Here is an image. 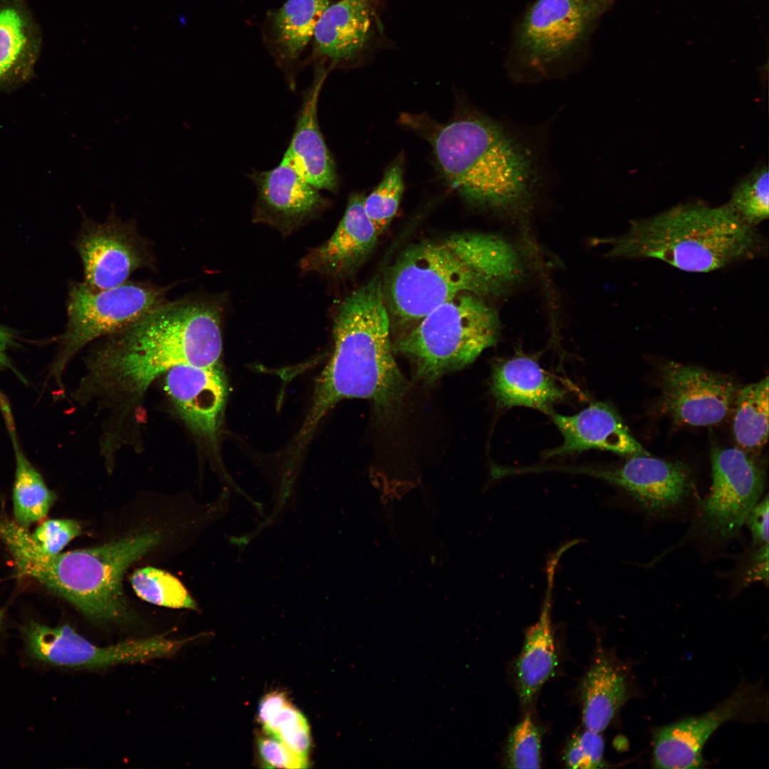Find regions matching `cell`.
<instances>
[{
    "instance_id": "1",
    "label": "cell",
    "mask_w": 769,
    "mask_h": 769,
    "mask_svg": "<svg viewBox=\"0 0 769 769\" xmlns=\"http://www.w3.org/2000/svg\"><path fill=\"white\" fill-rule=\"evenodd\" d=\"M221 315L216 299L192 295L167 301L105 336L87 358L74 399L108 404L131 402L174 366L221 365Z\"/></svg>"
},
{
    "instance_id": "2",
    "label": "cell",
    "mask_w": 769,
    "mask_h": 769,
    "mask_svg": "<svg viewBox=\"0 0 769 769\" xmlns=\"http://www.w3.org/2000/svg\"><path fill=\"white\" fill-rule=\"evenodd\" d=\"M522 271L518 251L506 239L462 232L408 246L382 286L389 314L397 322L416 323L459 294H501L518 281Z\"/></svg>"
},
{
    "instance_id": "3",
    "label": "cell",
    "mask_w": 769,
    "mask_h": 769,
    "mask_svg": "<svg viewBox=\"0 0 769 769\" xmlns=\"http://www.w3.org/2000/svg\"><path fill=\"white\" fill-rule=\"evenodd\" d=\"M390 330L382 279L375 276L338 308L333 324V352L318 381L298 437L299 446L307 441L326 413L344 399H368L381 413L401 403L407 384L393 355Z\"/></svg>"
},
{
    "instance_id": "4",
    "label": "cell",
    "mask_w": 769,
    "mask_h": 769,
    "mask_svg": "<svg viewBox=\"0 0 769 769\" xmlns=\"http://www.w3.org/2000/svg\"><path fill=\"white\" fill-rule=\"evenodd\" d=\"M431 144L446 183L475 205L501 211L524 206L537 181L531 153L501 125L474 112L445 124L404 115Z\"/></svg>"
},
{
    "instance_id": "5",
    "label": "cell",
    "mask_w": 769,
    "mask_h": 769,
    "mask_svg": "<svg viewBox=\"0 0 769 769\" xmlns=\"http://www.w3.org/2000/svg\"><path fill=\"white\" fill-rule=\"evenodd\" d=\"M159 532L137 533L97 548L47 555L31 533L0 518V539L21 575L31 577L100 624L126 623L132 613L122 586L127 569L160 542Z\"/></svg>"
},
{
    "instance_id": "6",
    "label": "cell",
    "mask_w": 769,
    "mask_h": 769,
    "mask_svg": "<svg viewBox=\"0 0 769 769\" xmlns=\"http://www.w3.org/2000/svg\"><path fill=\"white\" fill-rule=\"evenodd\" d=\"M607 255L649 258L680 270L704 273L756 256L765 246L755 227L728 204L676 205L653 216L633 220L624 234L602 240Z\"/></svg>"
},
{
    "instance_id": "7",
    "label": "cell",
    "mask_w": 769,
    "mask_h": 769,
    "mask_svg": "<svg viewBox=\"0 0 769 769\" xmlns=\"http://www.w3.org/2000/svg\"><path fill=\"white\" fill-rule=\"evenodd\" d=\"M496 311L484 298L461 293L436 306L393 345L409 358L416 377L432 384L472 363L499 338Z\"/></svg>"
},
{
    "instance_id": "8",
    "label": "cell",
    "mask_w": 769,
    "mask_h": 769,
    "mask_svg": "<svg viewBox=\"0 0 769 769\" xmlns=\"http://www.w3.org/2000/svg\"><path fill=\"white\" fill-rule=\"evenodd\" d=\"M171 288L148 281H126L93 291L83 282L73 283L69 289L68 323L60 337L50 377L61 384L68 363L83 347L132 325L166 303Z\"/></svg>"
},
{
    "instance_id": "9",
    "label": "cell",
    "mask_w": 769,
    "mask_h": 769,
    "mask_svg": "<svg viewBox=\"0 0 769 769\" xmlns=\"http://www.w3.org/2000/svg\"><path fill=\"white\" fill-rule=\"evenodd\" d=\"M711 459L712 485L701 503L693 530L723 543L737 535L748 513L760 501L765 471L741 449L715 446Z\"/></svg>"
},
{
    "instance_id": "10",
    "label": "cell",
    "mask_w": 769,
    "mask_h": 769,
    "mask_svg": "<svg viewBox=\"0 0 769 769\" xmlns=\"http://www.w3.org/2000/svg\"><path fill=\"white\" fill-rule=\"evenodd\" d=\"M22 633L33 659L53 666L87 669L169 657L189 640L158 635L100 647L69 625L50 627L33 621L23 626Z\"/></svg>"
},
{
    "instance_id": "11",
    "label": "cell",
    "mask_w": 769,
    "mask_h": 769,
    "mask_svg": "<svg viewBox=\"0 0 769 769\" xmlns=\"http://www.w3.org/2000/svg\"><path fill=\"white\" fill-rule=\"evenodd\" d=\"M612 5L597 0H538L525 12L515 48L524 63H556L581 45L597 19Z\"/></svg>"
},
{
    "instance_id": "12",
    "label": "cell",
    "mask_w": 769,
    "mask_h": 769,
    "mask_svg": "<svg viewBox=\"0 0 769 769\" xmlns=\"http://www.w3.org/2000/svg\"><path fill=\"white\" fill-rule=\"evenodd\" d=\"M75 248L83 265V283L93 291L121 285L139 268H155L150 245L136 221H123L114 211L103 222L83 216Z\"/></svg>"
},
{
    "instance_id": "13",
    "label": "cell",
    "mask_w": 769,
    "mask_h": 769,
    "mask_svg": "<svg viewBox=\"0 0 769 769\" xmlns=\"http://www.w3.org/2000/svg\"><path fill=\"white\" fill-rule=\"evenodd\" d=\"M763 694L758 686H741L711 710L660 727L653 739L656 768H698L703 764V749L711 735L730 721L763 718Z\"/></svg>"
},
{
    "instance_id": "14",
    "label": "cell",
    "mask_w": 769,
    "mask_h": 769,
    "mask_svg": "<svg viewBox=\"0 0 769 769\" xmlns=\"http://www.w3.org/2000/svg\"><path fill=\"white\" fill-rule=\"evenodd\" d=\"M661 381L663 410L674 422L691 426L720 423L739 390L728 376L672 361L662 366Z\"/></svg>"
},
{
    "instance_id": "15",
    "label": "cell",
    "mask_w": 769,
    "mask_h": 769,
    "mask_svg": "<svg viewBox=\"0 0 769 769\" xmlns=\"http://www.w3.org/2000/svg\"><path fill=\"white\" fill-rule=\"evenodd\" d=\"M570 473L585 474L624 490L650 514L666 513L682 505L694 488L692 472L686 464L648 454L634 455L612 469L562 467Z\"/></svg>"
},
{
    "instance_id": "16",
    "label": "cell",
    "mask_w": 769,
    "mask_h": 769,
    "mask_svg": "<svg viewBox=\"0 0 769 769\" xmlns=\"http://www.w3.org/2000/svg\"><path fill=\"white\" fill-rule=\"evenodd\" d=\"M165 389L189 429L215 449L228 394L221 365L174 366L166 372Z\"/></svg>"
},
{
    "instance_id": "17",
    "label": "cell",
    "mask_w": 769,
    "mask_h": 769,
    "mask_svg": "<svg viewBox=\"0 0 769 769\" xmlns=\"http://www.w3.org/2000/svg\"><path fill=\"white\" fill-rule=\"evenodd\" d=\"M257 190L253 218L288 234L325 209L328 201L284 157L275 168L255 171Z\"/></svg>"
},
{
    "instance_id": "18",
    "label": "cell",
    "mask_w": 769,
    "mask_h": 769,
    "mask_svg": "<svg viewBox=\"0 0 769 769\" xmlns=\"http://www.w3.org/2000/svg\"><path fill=\"white\" fill-rule=\"evenodd\" d=\"M364 199L362 194L350 196L332 236L300 260L303 272L341 278L352 274L365 262L380 234L365 212Z\"/></svg>"
},
{
    "instance_id": "19",
    "label": "cell",
    "mask_w": 769,
    "mask_h": 769,
    "mask_svg": "<svg viewBox=\"0 0 769 769\" xmlns=\"http://www.w3.org/2000/svg\"><path fill=\"white\" fill-rule=\"evenodd\" d=\"M549 415L563 434L564 441L561 446L546 453V456L590 449L632 456L648 454L632 436L617 412L606 404L592 403L571 416L553 411Z\"/></svg>"
},
{
    "instance_id": "20",
    "label": "cell",
    "mask_w": 769,
    "mask_h": 769,
    "mask_svg": "<svg viewBox=\"0 0 769 769\" xmlns=\"http://www.w3.org/2000/svg\"><path fill=\"white\" fill-rule=\"evenodd\" d=\"M325 75V70H318L305 93L294 132L283 157L314 187L335 192L338 187L335 164L318 120V102Z\"/></svg>"
},
{
    "instance_id": "21",
    "label": "cell",
    "mask_w": 769,
    "mask_h": 769,
    "mask_svg": "<svg viewBox=\"0 0 769 769\" xmlns=\"http://www.w3.org/2000/svg\"><path fill=\"white\" fill-rule=\"evenodd\" d=\"M374 0H339L329 4L315 30L316 54L332 64L355 60L373 35Z\"/></svg>"
},
{
    "instance_id": "22",
    "label": "cell",
    "mask_w": 769,
    "mask_h": 769,
    "mask_svg": "<svg viewBox=\"0 0 769 769\" xmlns=\"http://www.w3.org/2000/svg\"><path fill=\"white\" fill-rule=\"evenodd\" d=\"M41 43V30L24 0H0V93L32 78Z\"/></svg>"
},
{
    "instance_id": "23",
    "label": "cell",
    "mask_w": 769,
    "mask_h": 769,
    "mask_svg": "<svg viewBox=\"0 0 769 769\" xmlns=\"http://www.w3.org/2000/svg\"><path fill=\"white\" fill-rule=\"evenodd\" d=\"M560 556L553 554L548 562V587L537 622L528 627L515 672L520 701L528 706L543 685L553 676L558 654L551 624L552 592Z\"/></svg>"
},
{
    "instance_id": "24",
    "label": "cell",
    "mask_w": 769,
    "mask_h": 769,
    "mask_svg": "<svg viewBox=\"0 0 769 769\" xmlns=\"http://www.w3.org/2000/svg\"><path fill=\"white\" fill-rule=\"evenodd\" d=\"M579 691L585 729L602 733L630 697L627 670L609 651L597 647Z\"/></svg>"
},
{
    "instance_id": "25",
    "label": "cell",
    "mask_w": 769,
    "mask_h": 769,
    "mask_svg": "<svg viewBox=\"0 0 769 769\" xmlns=\"http://www.w3.org/2000/svg\"><path fill=\"white\" fill-rule=\"evenodd\" d=\"M491 392L501 407L524 406L548 414L565 391L534 360L517 357L494 366Z\"/></svg>"
},
{
    "instance_id": "26",
    "label": "cell",
    "mask_w": 769,
    "mask_h": 769,
    "mask_svg": "<svg viewBox=\"0 0 769 769\" xmlns=\"http://www.w3.org/2000/svg\"><path fill=\"white\" fill-rule=\"evenodd\" d=\"M0 412L11 441L15 459L12 500L14 522L28 529L43 518L56 499L41 474L31 464L22 449L9 402L0 404Z\"/></svg>"
},
{
    "instance_id": "27",
    "label": "cell",
    "mask_w": 769,
    "mask_h": 769,
    "mask_svg": "<svg viewBox=\"0 0 769 769\" xmlns=\"http://www.w3.org/2000/svg\"><path fill=\"white\" fill-rule=\"evenodd\" d=\"M329 0H288L271 18L270 35L281 63H294L313 38Z\"/></svg>"
},
{
    "instance_id": "28",
    "label": "cell",
    "mask_w": 769,
    "mask_h": 769,
    "mask_svg": "<svg viewBox=\"0 0 769 769\" xmlns=\"http://www.w3.org/2000/svg\"><path fill=\"white\" fill-rule=\"evenodd\" d=\"M258 719L266 735L278 739L299 756L308 758L311 746L308 721L283 692L273 691L262 698Z\"/></svg>"
},
{
    "instance_id": "29",
    "label": "cell",
    "mask_w": 769,
    "mask_h": 769,
    "mask_svg": "<svg viewBox=\"0 0 769 769\" xmlns=\"http://www.w3.org/2000/svg\"><path fill=\"white\" fill-rule=\"evenodd\" d=\"M733 429L741 449L762 448L768 436V377L739 389Z\"/></svg>"
},
{
    "instance_id": "30",
    "label": "cell",
    "mask_w": 769,
    "mask_h": 769,
    "mask_svg": "<svg viewBox=\"0 0 769 769\" xmlns=\"http://www.w3.org/2000/svg\"><path fill=\"white\" fill-rule=\"evenodd\" d=\"M137 595L159 606L196 610L197 603L182 583L169 572L152 567L137 570L130 577Z\"/></svg>"
},
{
    "instance_id": "31",
    "label": "cell",
    "mask_w": 769,
    "mask_h": 769,
    "mask_svg": "<svg viewBox=\"0 0 769 769\" xmlns=\"http://www.w3.org/2000/svg\"><path fill=\"white\" fill-rule=\"evenodd\" d=\"M768 178L766 165L756 167L736 185L727 203L745 222L754 227L768 217Z\"/></svg>"
},
{
    "instance_id": "32",
    "label": "cell",
    "mask_w": 769,
    "mask_h": 769,
    "mask_svg": "<svg viewBox=\"0 0 769 769\" xmlns=\"http://www.w3.org/2000/svg\"><path fill=\"white\" fill-rule=\"evenodd\" d=\"M403 159L398 158L385 172L381 182L365 197V212L380 235L394 217L404 191Z\"/></svg>"
},
{
    "instance_id": "33",
    "label": "cell",
    "mask_w": 769,
    "mask_h": 769,
    "mask_svg": "<svg viewBox=\"0 0 769 769\" xmlns=\"http://www.w3.org/2000/svg\"><path fill=\"white\" fill-rule=\"evenodd\" d=\"M505 763L509 768H540L541 734L529 714L509 734Z\"/></svg>"
},
{
    "instance_id": "34",
    "label": "cell",
    "mask_w": 769,
    "mask_h": 769,
    "mask_svg": "<svg viewBox=\"0 0 769 769\" xmlns=\"http://www.w3.org/2000/svg\"><path fill=\"white\" fill-rule=\"evenodd\" d=\"M585 729L569 741L564 754L567 768L591 769L604 766V739L600 734Z\"/></svg>"
},
{
    "instance_id": "35",
    "label": "cell",
    "mask_w": 769,
    "mask_h": 769,
    "mask_svg": "<svg viewBox=\"0 0 769 769\" xmlns=\"http://www.w3.org/2000/svg\"><path fill=\"white\" fill-rule=\"evenodd\" d=\"M81 533L78 522L73 519H51L39 525L31 533L35 547L47 555L58 554L73 538Z\"/></svg>"
},
{
    "instance_id": "36",
    "label": "cell",
    "mask_w": 769,
    "mask_h": 769,
    "mask_svg": "<svg viewBox=\"0 0 769 769\" xmlns=\"http://www.w3.org/2000/svg\"><path fill=\"white\" fill-rule=\"evenodd\" d=\"M257 746L260 758L266 768L296 769L308 766V758L295 754L274 737L261 736L258 738Z\"/></svg>"
},
{
    "instance_id": "37",
    "label": "cell",
    "mask_w": 769,
    "mask_h": 769,
    "mask_svg": "<svg viewBox=\"0 0 769 769\" xmlns=\"http://www.w3.org/2000/svg\"><path fill=\"white\" fill-rule=\"evenodd\" d=\"M768 496L759 501L748 513L744 524L752 535V547L768 543Z\"/></svg>"
},
{
    "instance_id": "38",
    "label": "cell",
    "mask_w": 769,
    "mask_h": 769,
    "mask_svg": "<svg viewBox=\"0 0 769 769\" xmlns=\"http://www.w3.org/2000/svg\"><path fill=\"white\" fill-rule=\"evenodd\" d=\"M743 583L746 586L753 582L768 580V543L752 547V552L743 569Z\"/></svg>"
},
{
    "instance_id": "39",
    "label": "cell",
    "mask_w": 769,
    "mask_h": 769,
    "mask_svg": "<svg viewBox=\"0 0 769 769\" xmlns=\"http://www.w3.org/2000/svg\"><path fill=\"white\" fill-rule=\"evenodd\" d=\"M14 342V335L7 328L0 326V370L13 367L8 356V350Z\"/></svg>"
},
{
    "instance_id": "40",
    "label": "cell",
    "mask_w": 769,
    "mask_h": 769,
    "mask_svg": "<svg viewBox=\"0 0 769 769\" xmlns=\"http://www.w3.org/2000/svg\"><path fill=\"white\" fill-rule=\"evenodd\" d=\"M2 619H3V613H2L1 610H0V629H1V624H2Z\"/></svg>"
},
{
    "instance_id": "41",
    "label": "cell",
    "mask_w": 769,
    "mask_h": 769,
    "mask_svg": "<svg viewBox=\"0 0 769 769\" xmlns=\"http://www.w3.org/2000/svg\"><path fill=\"white\" fill-rule=\"evenodd\" d=\"M597 1H605V2L612 3V4L614 1V0H597Z\"/></svg>"
}]
</instances>
